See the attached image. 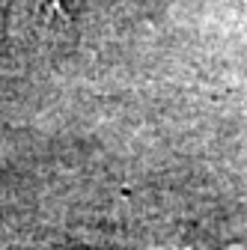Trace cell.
Masks as SVG:
<instances>
[{
    "label": "cell",
    "mask_w": 247,
    "mask_h": 250,
    "mask_svg": "<svg viewBox=\"0 0 247 250\" xmlns=\"http://www.w3.org/2000/svg\"><path fill=\"white\" fill-rule=\"evenodd\" d=\"M42 6L51 12H66L69 9V0H42Z\"/></svg>",
    "instance_id": "obj_1"
}]
</instances>
